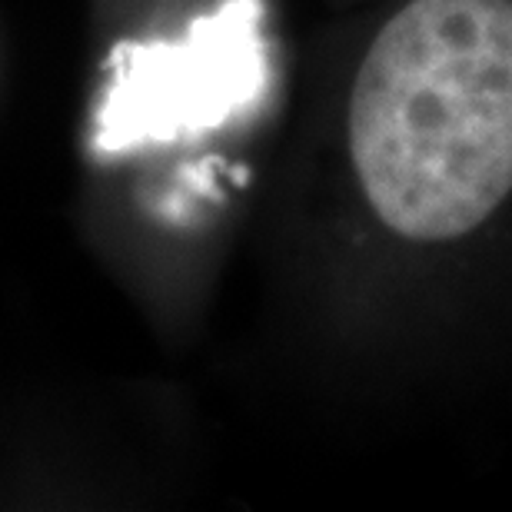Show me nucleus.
I'll use <instances>...</instances> for the list:
<instances>
[{"instance_id": "1", "label": "nucleus", "mask_w": 512, "mask_h": 512, "mask_svg": "<svg viewBox=\"0 0 512 512\" xmlns=\"http://www.w3.org/2000/svg\"><path fill=\"white\" fill-rule=\"evenodd\" d=\"M336 173L376 260L439 270L512 217V0H403L356 50Z\"/></svg>"}]
</instances>
